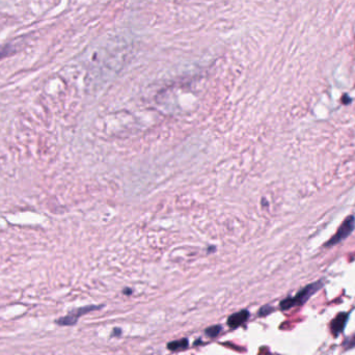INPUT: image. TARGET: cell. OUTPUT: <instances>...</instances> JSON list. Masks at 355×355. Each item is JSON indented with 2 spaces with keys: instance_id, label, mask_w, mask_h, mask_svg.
I'll list each match as a JSON object with an SVG mask.
<instances>
[{
  "instance_id": "1",
  "label": "cell",
  "mask_w": 355,
  "mask_h": 355,
  "mask_svg": "<svg viewBox=\"0 0 355 355\" xmlns=\"http://www.w3.org/2000/svg\"><path fill=\"white\" fill-rule=\"evenodd\" d=\"M321 288H322V283L321 282L310 284V285L306 286L305 288H303L301 291H299L294 297H289V298L283 300L281 302L280 306H281L282 309H289L291 307L302 305L304 302H306L308 300V298L312 294H315L316 292L318 290H320Z\"/></svg>"
},
{
  "instance_id": "2",
  "label": "cell",
  "mask_w": 355,
  "mask_h": 355,
  "mask_svg": "<svg viewBox=\"0 0 355 355\" xmlns=\"http://www.w3.org/2000/svg\"><path fill=\"white\" fill-rule=\"evenodd\" d=\"M354 228H355V217L353 215H350L345 218V220L339 227L335 236L326 242L325 247H331L339 244L340 242H342L343 240H345L347 237L350 236V234L354 231Z\"/></svg>"
},
{
  "instance_id": "3",
  "label": "cell",
  "mask_w": 355,
  "mask_h": 355,
  "mask_svg": "<svg viewBox=\"0 0 355 355\" xmlns=\"http://www.w3.org/2000/svg\"><path fill=\"white\" fill-rule=\"evenodd\" d=\"M97 308H99V307L87 306V307H82V308L75 309V310L71 311L68 316L56 320V323L59 324V325H74V324H76V322H77V320H78V318L80 316H82L83 314H86V312H90L92 310H95Z\"/></svg>"
},
{
  "instance_id": "4",
  "label": "cell",
  "mask_w": 355,
  "mask_h": 355,
  "mask_svg": "<svg viewBox=\"0 0 355 355\" xmlns=\"http://www.w3.org/2000/svg\"><path fill=\"white\" fill-rule=\"evenodd\" d=\"M349 319V315L347 312H340L336 316V318L330 322V330L332 332V335L337 337L340 333L344 330L347 321Z\"/></svg>"
},
{
  "instance_id": "5",
  "label": "cell",
  "mask_w": 355,
  "mask_h": 355,
  "mask_svg": "<svg viewBox=\"0 0 355 355\" xmlns=\"http://www.w3.org/2000/svg\"><path fill=\"white\" fill-rule=\"evenodd\" d=\"M249 318V311L248 310H240L236 314H233L231 317L227 319V324L229 327L237 328L240 325L244 324L247 319Z\"/></svg>"
},
{
  "instance_id": "6",
  "label": "cell",
  "mask_w": 355,
  "mask_h": 355,
  "mask_svg": "<svg viewBox=\"0 0 355 355\" xmlns=\"http://www.w3.org/2000/svg\"><path fill=\"white\" fill-rule=\"evenodd\" d=\"M170 350L173 351H178V350H183L186 349L188 347V340L187 339H183L180 341H176V342H172L168 345Z\"/></svg>"
},
{
  "instance_id": "7",
  "label": "cell",
  "mask_w": 355,
  "mask_h": 355,
  "mask_svg": "<svg viewBox=\"0 0 355 355\" xmlns=\"http://www.w3.org/2000/svg\"><path fill=\"white\" fill-rule=\"evenodd\" d=\"M15 52L14 48L11 45H5L3 47H0V59H3Z\"/></svg>"
},
{
  "instance_id": "8",
  "label": "cell",
  "mask_w": 355,
  "mask_h": 355,
  "mask_svg": "<svg viewBox=\"0 0 355 355\" xmlns=\"http://www.w3.org/2000/svg\"><path fill=\"white\" fill-rule=\"evenodd\" d=\"M221 329H222V327L219 326V325H216V326H213V327H210V328H207L206 329V335L208 337H210V338H215L217 335H219V332H220Z\"/></svg>"
},
{
  "instance_id": "9",
  "label": "cell",
  "mask_w": 355,
  "mask_h": 355,
  "mask_svg": "<svg viewBox=\"0 0 355 355\" xmlns=\"http://www.w3.org/2000/svg\"><path fill=\"white\" fill-rule=\"evenodd\" d=\"M344 346H345L346 348H348V349L354 347V346H355V336H353L352 338L347 339V340L345 341V343H344Z\"/></svg>"
},
{
  "instance_id": "10",
  "label": "cell",
  "mask_w": 355,
  "mask_h": 355,
  "mask_svg": "<svg viewBox=\"0 0 355 355\" xmlns=\"http://www.w3.org/2000/svg\"><path fill=\"white\" fill-rule=\"evenodd\" d=\"M270 311H272V308L269 307V306H264V307L260 310V316H265V315H267L268 312H270Z\"/></svg>"
},
{
  "instance_id": "11",
  "label": "cell",
  "mask_w": 355,
  "mask_h": 355,
  "mask_svg": "<svg viewBox=\"0 0 355 355\" xmlns=\"http://www.w3.org/2000/svg\"><path fill=\"white\" fill-rule=\"evenodd\" d=\"M342 101H343V103H344V104H348V102H350L351 100H350V98H349L347 95H345V96L343 97Z\"/></svg>"
}]
</instances>
